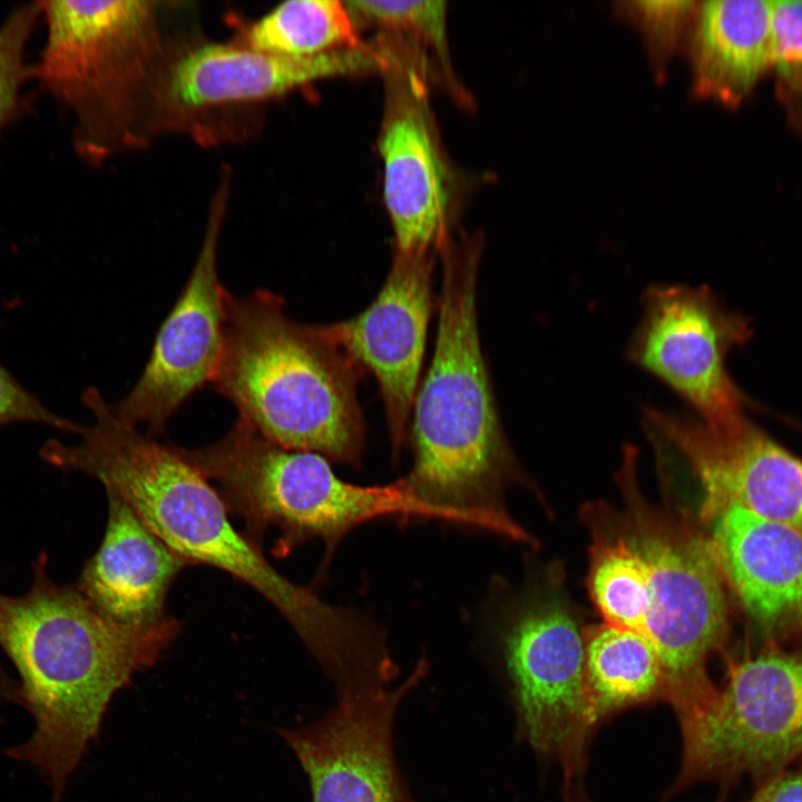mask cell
I'll return each instance as SVG.
<instances>
[{
    "instance_id": "6da1fadb",
    "label": "cell",
    "mask_w": 802,
    "mask_h": 802,
    "mask_svg": "<svg viewBox=\"0 0 802 802\" xmlns=\"http://www.w3.org/2000/svg\"><path fill=\"white\" fill-rule=\"evenodd\" d=\"M637 450L624 449L616 475L619 506L587 502V588L604 623L644 637L664 675V702L679 725L712 705L717 685L707 662L730 630L727 588L710 535L695 517L640 490Z\"/></svg>"
},
{
    "instance_id": "484cf974",
    "label": "cell",
    "mask_w": 802,
    "mask_h": 802,
    "mask_svg": "<svg viewBox=\"0 0 802 802\" xmlns=\"http://www.w3.org/2000/svg\"><path fill=\"white\" fill-rule=\"evenodd\" d=\"M771 56L783 74L802 71V0H771Z\"/></svg>"
},
{
    "instance_id": "9a60e30c",
    "label": "cell",
    "mask_w": 802,
    "mask_h": 802,
    "mask_svg": "<svg viewBox=\"0 0 802 802\" xmlns=\"http://www.w3.org/2000/svg\"><path fill=\"white\" fill-rule=\"evenodd\" d=\"M427 673L422 657L395 687L338 698L317 721L278 730L309 779L312 802H415L397 764L393 726Z\"/></svg>"
},
{
    "instance_id": "ac0fdd59",
    "label": "cell",
    "mask_w": 802,
    "mask_h": 802,
    "mask_svg": "<svg viewBox=\"0 0 802 802\" xmlns=\"http://www.w3.org/2000/svg\"><path fill=\"white\" fill-rule=\"evenodd\" d=\"M108 519L78 590L108 619L149 626L166 618L172 581L186 563L157 538L119 497L107 492Z\"/></svg>"
},
{
    "instance_id": "4fadbf2b",
    "label": "cell",
    "mask_w": 802,
    "mask_h": 802,
    "mask_svg": "<svg viewBox=\"0 0 802 802\" xmlns=\"http://www.w3.org/2000/svg\"><path fill=\"white\" fill-rule=\"evenodd\" d=\"M642 412L648 438L675 451L698 481L701 526L739 507L802 532V460L746 415L712 427L652 405Z\"/></svg>"
},
{
    "instance_id": "9c48e42d",
    "label": "cell",
    "mask_w": 802,
    "mask_h": 802,
    "mask_svg": "<svg viewBox=\"0 0 802 802\" xmlns=\"http://www.w3.org/2000/svg\"><path fill=\"white\" fill-rule=\"evenodd\" d=\"M379 46L343 48L312 57H283L237 39L196 42L172 51L150 95V128L178 130L212 141L214 117L257 107L317 80L380 72Z\"/></svg>"
},
{
    "instance_id": "5bb4252c",
    "label": "cell",
    "mask_w": 802,
    "mask_h": 802,
    "mask_svg": "<svg viewBox=\"0 0 802 802\" xmlns=\"http://www.w3.org/2000/svg\"><path fill=\"white\" fill-rule=\"evenodd\" d=\"M228 198L219 186L193 271L159 327L146 366L130 392L114 403L117 413L148 436L162 433L169 419L202 387L211 383L224 342L223 285L217 246Z\"/></svg>"
},
{
    "instance_id": "e0dca14e",
    "label": "cell",
    "mask_w": 802,
    "mask_h": 802,
    "mask_svg": "<svg viewBox=\"0 0 802 802\" xmlns=\"http://www.w3.org/2000/svg\"><path fill=\"white\" fill-rule=\"evenodd\" d=\"M708 526L726 588L762 643L802 642V532L739 507Z\"/></svg>"
},
{
    "instance_id": "d6986e66",
    "label": "cell",
    "mask_w": 802,
    "mask_h": 802,
    "mask_svg": "<svg viewBox=\"0 0 802 802\" xmlns=\"http://www.w3.org/2000/svg\"><path fill=\"white\" fill-rule=\"evenodd\" d=\"M684 49L696 98L740 104L772 66L771 0L698 2Z\"/></svg>"
},
{
    "instance_id": "7402d4cb",
    "label": "cell",
    "mask_w": 802,
    "mask_h": 802,
    "mask_svg": "<svg viewBox=\"0 0 802 802\" xmlns=\"http://www.w3.org/2000/svg\"><path fill=\"white\" fill-rule=\"evenodd\" d=\"M356 28L374 27L379 32L399 36L415 46L428 59L434 78L463 104L470 99L460 87L452 68L447 32V2L437 0L344 1Z\"/></svg>"
},
{
    "instance_id": "f1b7e54d",
    "label": "cell",
    "mask_w": 802,
    "mask_h": 802,
    "mask_svg": "<svg viewBox=\"0 0 802 802\" xmlns=\"http://www.w3.org/2000/svg\"><path fill=\"white\" fill-rule=\"evenodd\" d=\"M4 702L21 703L20 686L12 681L0 666V704Z\"/></svg>"
},
{
    "instance_id": "d4e9b609",
    "label": "cell",
    "mask_w": 802,
    "mask_h": 802,
    "mask_svg": "<svg viewBox=\"0 0 802 802\" xmlns=\"http://www.w3.org/2000/svg\"><path fill=\"white\" fill-rule=\"evenodd\" d=\"M13 422L41 423L77 434L81 427L50 411L0 362V427Z\"/></svg>"
},
{
    "instance_id": "52a82bcc",
    "label": "cell",
    "mask_w": 802,
    "mask_h": 802,
    "mask_svg": "<svg viewBox=\"0 0 802 802\" xmlns=\"http://www.w3.org/2000/svg\"><path fill=\"white\" fill-rule=\"evenodd\" d=\"M184 456L219 486L226 507L242 518L253 541L276 528L281 552L319 538L329 559L350 530L370 520L431 519L403 477L387 485L351 483L325 457L284 448L241 417L221 439L186 449Z\"/></svg>"
},
{
    "instance_id": "44dd1931",
    "label": "cell",
    "mask_w": 802,
    "mask_h": 802,
    "mask_svg": "<svg viewBox=\"0 0 802 802\" xmlns=\"http://www.w3.org/2000/svg\"><path fill=\"white\" fill-rule=\"evenodd\" d=\"M244 45L283 57H312L366 45L344 1L291 0L245 28Z\"/></svg>"
},
{
    "instance_id": "8992f818",
    "label": "cell",
    "mask_w": 802,
    "mask_h": 802,
    "mask_svg": "<svg viewBox=\"0 0 802 802\" xmlns=\"http://www.w3.org/2000/svg\"><path fill=\"white\" fill-rule=\"evenodd\" d=\"M47 39L32 70L74 114L76 145L97 160L145 136L139 124L169 52L157 2L42 1Z\"/></svg>"
},
{
    "instance_id": "ba28073f",
    "label": "cell",
    "mask_w": 802,
    "mask_h": 802,
    "mask_svg": "<svg viewBox=\"0 0 802 802\" xmlns=\"http://www.w3.org/2000/svg\"><path fill=\"white\" fill-rule=\"evenodd\" d=\"M712 705L681 727L683 760L667 796L692 784L760 783L802 762V642L723 651Z\"/></svg>"
},
{
    "instance_id": "7a4b0ae2",
    "label": "cell",
    "mask_w": 802,
    "mask_h": 802,
    "mask_svg": "<svg viewBox=\"0 0 802 802\" xmlns=\"http://www.w3.org/2000/svg\"><path fill=\"white\" fill-rule=\"evenodd\" d=\"M81 400L94 423L81 426L76 444L47 441L40 449L45 461L96 478L186 564L213 566L257 590L287 619L326 676L346 675L366 659L375 640L373 620L329 605L277 573L258 544L234 528L221 495L176 447L140 432L94 387Z\"/></svg>"
},
{
    "instance_id": "2e32d148",
    "label": "cell",
    "mask_w": 802,
    "mask_h": 802,
    "mask_svg": "<svg viewBox=\"0 0 802 802\" xmlns=\"http://www.w3.org/2000/svg\"><path fill=\"white\" fill-rule=\"evenodd\" d=\"M434 256L393 250L389 274L371 304L348 321L327 324L334 340L375 378L394 456L404 444L419 388Z\"/></svg>"
},
{
    "instance_id": "4316f807",
    "label": "cell",
    "mask_w": 802,
    "mask_h": 802,
    "mask_svg": "<svg viewBox=\"0 0 802 802\" xmlns=\"http://www.w3.org/2000/svg\"><path fill=\"white\" fill-rule=\"evenodd\" d=\"M745 802H802V762L757 783Z\"/></svg>"
},
{
    "instance_id": "30bf717a",
    "label": "cell",
    "mask_w": 802,
    "mask_h": 802,
    "mask_svg": "<svg viewBox=\"0 0 802 802\" xmlns=\"http://www.w3.org/2000/svg\"><path fill=\"white\" fill-rule=\"evenodd\" d=\"M376 38L388 60L378 147L394 251L438 254L451 235L454 178L430 104L434 74L409 41L384 32Z\"/></svg>"
},
{
    "instance_id": "3957f363",
    "label": "cell",
    "mask_w": 802,
    "mask_h": 802,
    "mask_svg": "<svg viewBox=\"0 0 802 802\" xmlns=\"http://www.w3.org/2000/svg\"><path fill=\"white\" fill-rule=\"evenodd\" d=\"M480 234L452 235L442 265L439 320L430 368L411 414V496L440 519L534 544L508 514L503 492L522 478L498 414L478 332Z\"/></svg>"
},
{
    "instance_id": "83f0119b",
    "label": "cell",
    "mask_w": 802,
    "mask_h": 802,
    "mask_svg": "<svg viewBox=\"0 0 802 802\" xmlns=\"http://www.w3.org/2000/svg\"><path fill=\"white\" fill-rule=\"evenodd\" d=\"M563 802H590L579 779H568L563 785Z\"/></svg>"
},
{
    "instance_id": "5b68a950",
    "label": "cell",
    "mask_w": 802,
    "mask_h": 802,
    "mask_svg": "<svg viewBox=\"0 0 802 802\" xmlns=\"http://www.w3.org/2000/svg\"><path fill=\"white\" fill-rule=\"evenodd\" d=\"M224 342L214 389L275 443L358 467L365 431L362 368L326 325L292 319L265 288L223 292Z\"/></svg>"
},
{
    "instance_id": "cb8c5ba5",
    "label": "cell",
    "mask_w": 802,
    "mask_h": 802,
    "mask_svg": "<svg viewBox=\"0 0 802 802\" xmlns=\"http://www.w3.org/2000/svg\"><path fill=\"white\" fill-rule=\"evenodd\" d=\"M40 14L39 2L26 4L0 26V126L18 109L20 90L28 75L25 49Z\"/></svg>"
},
{
    "instance_id": "277c9868",
    "label": "cell",
    "mask_w": 802,
    "mask_h": 802,
    "mask_svg": "<svg viewBox=\"0 0 802 802\" xmlns=\"http://www.w3.org/2000/svg\"><path fill=\"white\" fill-rule=\"evenodd\" d=\"M47 565L42 552L26 594H0V647L19 673L21 704L35 723L29 740L7 754L35 766L51 802H60L114 694L158 661L179 624L168 617L149 626L115 623L78 588L53 581Z\"/></svg>"
},
{
    "instance_id": "603a6c76",
    "label": "cell",
    "mask_w": 802,
    "mask_h": 802,
    "mask_svg": "<svg viewBox=\"0 0 802 802\" xmlns=\"http://www.w3.org/2000/svg\"><path fill=\"white\" fill-rule=\"evenodd\" d=\"M698 1L625 0L613 2L617 18L640 35L655 79L662 82L675 53L684 48Z\"/></svg>"
},
{
    "instance_id": "8fae6325",
    "label": "cell",
    "mask_w": 802,
    "mask_h": 802,
    "mask_svg": "<svg viewBox=\"0 0 802 802\" xmlns=\"http://www.w3.org/2000/svg\"><path fill=\"white\" fill-rule=\"evenodd\" d=\"M519 736L579 779L597 728L585 683L583 632L558 602L524 608L501 634Z\"/></svg>"
},
{
    "instance_id": "7c38bea8",
    "label": "cell",
    "mask_w": 802,
    "mask_h": 802,
    "mask_svg": "<svg viewBox=\"0 0 802 802\" xmlns=\"http://www.w3.org/2000/svg\"><path fill=\"white\" fill-rule=\"evenodd\" d=\"M627 358L657 376L712 427L745 415L746 399L731 379L728 352L752 335L749 319L727 310L706 286L652 285Z\"/></svg>"
},
{
    "instance_id": "ffe728a7",
    "label": "cell",
    "mask_w": 802,
    "mask_h": 802,
    "mask_svg": "<svg viewBox=\"0 0 802 802\" xmlns=\"http://www.w3.org/2000/svg\"><path fill=\"white\" fill-rule=\"evenodd\" d=\"M585 683L596 727L615 714L664 702V675L654 647L642 636L606 623L583 630Z\"/></svg>"
}]
</instances>
